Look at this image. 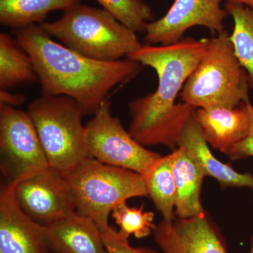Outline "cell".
Segmentation results:
<instances>
[{
	"label": "cell",
	"instance_id": "1",
	"mask_svg": "<svg viewBox=\"0 0 253 253\" xmlns=\"http://www.w3.org/2000/svg\"><path fill=\"white\" fill-rule=\"evenodd\" d=\"M210 39L183 38L169 45H146L126 59L156 71L158 78L154 92L128 104L131 121L129 134L144 146L162 145L172 151L179 146L184 128L196 109L181 102L178 95L206 53Z\"/></svg>",
	"mask_w": 253,
	"mask_h": 253
},
{
	"label": "cell",
	"instance_id": "2",
	"mask_svg": "<svg viewBox=\"0 0 253 253\" xmlns=\"http://www.w3.org/2000/svg\"><path fill=\"white\" fill-rule=\"evenodd\" d=\"M18 44L31 56L42 95L66 96L81 106L84 116L94 115L113 87L135 76V61H98L53 41L41 25L15 31Z\"/></svg>",
	"mask_w": 253,
	"mask_h": 253
},
{
	"label": "cell",
	"instance_id": "3",
	"mask_svg": "<svg viewBox=\"0 0 253 253\" xmlns=\"http://www.w3.org/2000/svg\"><path fill=\"white\" fill-rule=\"evenodd\" d=\"M41 25L63 45L98 61L121 60L143 45L135 32L107 11L81 3L65 10L57 21Z\"/></svg>",
	"mask_w": 253,
	"mask_h": 253
},
{
	"label": "cell",
	"instance_id": "4",
	"mask_svg": "<svg viewBox=\"0 0 253 253\" xmlns=\"http://www.w3.org/2000/svg\"><path fill=\"white\" fill-rule=\"evenodd\" d=\"M247 73L226 30L210 39L201 61L183 86L182 102L194 109L235 108L250 102Z\"/></svg>",
	"mask_w": 253,
	"mask_h": 253
},
{
	"label": "cell",
	"instance_id": "5",
	"mask_svg": "<svg viewBox=\"0 0 253 253\" xmlns=\"http://www.w3.org/2000/svg\"><path fill=\"white\" fill-rule=\"evenodd\" d=\"M72 189L76 212L89 218L101 233L109 229L114 208L128 199L148 196L139 173L87 158L63 173Z\"/></svg>",
	"mask_w": 253,
	"mask_h": 253
},
{
	"label": "cell",
	"instance_id": "6",
	"mask_svg": "<svg viewBox=\"0 0 253 253\" xmlns=\"http://www.w3.org/2000/svg\"><path fill=\"white\" fill-rule=\"evenodd\" d=\"M49 167L66 172L89 158L84 143L83 110L72 98L44 96L28 106Z\"/></svg>",
	"mask_w": 253,
	"mask_h": 253
},
{
	"label": "cell",
	"instance_id": "7",
	"mask_svg": "<svg viewBox=\"0 0 253 253\" xmlns=\"http://www.w3.org/2000/svg\"><path fill=\"white\" fill-rule=\"evenodd\" d=\"M93 116L84 126V143L89 158L144 176L162 157L139 144L125 129L121 120L111 113L109 99L101 103Z\"/></svg>",
	"mask_w": 253,
	"mask_h": 253
},
{
	"label": "cell",
	"instance_id": "8",
	"mask_svg": "<svg viewBox=\"0 0 253 253\" xmlns=\"http://www.w3.org/2000/svg\"><path fill=\"white\" fill-rule=\"evenodd\" d=\"M49 167L28 111L0 105V171L5 184L20 181Z\"/></svg>",
	"mask_w": 253,
	"mask_h": 253
},
{
	"label": "cell",
	"instance_id": "9",
	"mask_svg": "<svg viewBox=\"0 0 253 253\" xmlns=\"http://www.w3.org/2000/svg\"><path fill=\"white\" fill-rule=\"evenodd\" d=\"M18 204L30 217L44 226L76 212L72 189L63 173L47 167L14 188Z\"/></svg>",
	"mask_w": 253,
	"mask_h": 253
},
{
	"label": "cell",
	"instance_id": "10",
	"mask_svg": "<svg viewBox=\"0 0 253 253\" xmlns=\"http://www.w3.org/2000/svg\"><path fill=\"white\" fill-rule=\"evenodd\" d=\"M224 0H174L162 18L146 23L144 44L169 45L183 39L190 28L203 26L212 33L224 31L228 16Z\"/></svg>",
	"mask_w": 253,
	"mask_h": 253
},
{
	"label": "cell",
	"instance_id": "11",
	"mask_svg": "<svg viewBox=\"0 0 253 253\" xmlns=\"http://www.w3.org/2000/svg\"><path fill=\"white\" fill-rule=\"evenodd\" d=\"M154 236L163 253H227L220 229L206 212L172 221L162 219Z\"/></svg>",
	"mask_w": 253,
	"mask_h": 253
},
{
	"label": "cell",
	"instance_id": "12",
	"mask_svg": "<svg viewBox=\"0 0 253 253\" xmlns=\"http://www.w3.org/2000/svg\"><path fill=\"white\" fill-rule=\"evenodd\" d=\"M14 188L3 183L0 190V253H47L46 226L23 212Z\"/></svg>",
	"mask_w": 253,
	"mask_h": 253
},
{
	"label": "cell",
	"instance_id": "13",
	"mask_svg": "<svg viewBox=\"0 0 253 253\" xmlns=\"http://www.w3.org/2000/svg\"><path fill=\"white\" fill-rule=\"evenodd\" d=\"M252 108L250 101L235 108L197 109L194 117L207 144L227 156L249 134Z\"/></svg>",
	"mask_w": 253,
	"mask_h": 253
},
{
	"label": "cell",
	"instance_id": "14",
	"mask_svg": "<svg viewBox=\"0 0 253 253\" xmlns=\"http://www.w3.org/2000/svg\"><path fill=\"white\" fill-rule=\"evenodd\" d=\"M46 239L54 253H109L98 226L77 212L46 226Z\"/></svg>",
	"mask_w": 253,
	"mask_h": 253
},
{
	"label": "cell",
	"instance_id": "15",
	"mask_svg": "<svg viewBox=\"0 0 253 253\" xmlns=\"http://www.w3.org/2000/svg\"><path fill=\"white\" fill-rule=\"evenodd\" d=\"M179 146L184 147L199 165L205 176H211L219 182L222 189L249 188L253 191V175L251 173H239L229 165L214 157L201 132L194 117L186 125Z\"/></svg>",
	"mask_w": 253,
	"mask_h": 253
},
{
	"label": "cell",
	"instance_id": "16",
	"mask_svg": "<svg viewBox=\"0 0 253 253\" xmlns=\"http://www.w3.org/2000/svg\"><path fill=\"white\" fill-rule=\"evenodd\" d=\"M170 154L176 186V217L191 218L204 214L201 203L204 173L184 147L179 146Z\"/></svg>",
	"mask_w": 253,
	"mask_h": 253
},
{
	"label": "cell",
	"instance_id": "17",
	"mask_svg": "<svg viewBox=\"0 0 253 253\" xmlns=\"http://www.w3.org/2000/svg\"><path fill=\"white\" fill-rule=\"evenodd\" d=\"M40 83L31 56L9 34L0 33V89Z\"/></svg>",
	"mask_w": 253,
	"mask_h": 253
},
{
	"label": "cell",
	"instance_id": "18",
	"mask_svg": "<svg viewBox=\"0 0 253 253\" xmlns=\"http://www.w3.org/2000/svg\"><path fill=\"white\" fill-rule=\"evenodd\" d=\"M81 0H0V23L17 30L44 23L49 12L81 4Z\"/></svg>",
	"mask_w": 253,
	"mask_h": 253
},
{
	"label": "cell",
	"instance_id": "19",
	"mask_svg": "<svg viewBox=\"0 0 253 253\" xmlns=\"http://www.w3.org/2000/svg\"><path fill=\"white\" fill-rule=\"evenodd\" d=\"M148 196L163 219L172 221L176 219V186L172 170L171 154L162 156L143 176Z\"/></svg>",
	"mask_w": 253,
	"mask_h": 253
},
{
	"label": "cell",
	"instance_id": "20",
	"mask_svg": "<svg viewBox=\"0 0 253 253\" xmlns=\"http://www.w3.org/2000/svg\"><path fill=\"white\" fill-rule=\"evenodd\" d=\"M224 8L234 21L231 42L253 91V10L244 5L229 3H226Z\"/></svg>",
	"mask_w": 253,
	"mask_h": 253
},
{
	"label": "cell",
	"instance_id": "21",
	"mask_svg": "<svg viewBox=\"0 0 253 253\" xmlns=\"http://www.w3.org/2000/svg\"><path fill=\"white\" fill-rule=\"evenodd\" d=\"M126 202L118 205L111 213L119 226L118 233L127 239L131 235L136 239H144L154 234L156 227L154 212L144 211V205L139 208L129 207Z\"/></svg>",
	"mask_w": 253,
	"mask_h": 253
},
{
	"label": "cell",
	"instance_id": "22",
	"mask_svg": "<svg viewBox=\"0 0 253 253\" xmlns=\"http://www.w3.org/2000/svg\"><path fill=\"white\" fill-rule=\"evenodd\" d=\"M118 21L136 33H144L154 19L151 7L141 0H96Z\"/></svg>",
	"mask_w": 253,
	"mask_h": 253
},
{
	"label": "cell",
	"instance_id": "23",
	"mask_svg": "<svg viewBox=\"0 0 253 253\" xmlns=\"http://www.w3.org/2000/svg\"><path fill=\"white\" fill-rule=\"evenodd\" d=\"M102 236L109 253H158L151 248L133 247L127 239L111 226L102 232Z\"/></svg>",
	"mask_w": 253,
	"mask_h": 253
},
{
	"label": "cell",
	"instance_id": "24",
	"mask_svg": "<svg viewBox=\"0 0 253 253\" xmlns=\"http://www.w3.org/2000/svg\"><path fill=\"white\" fill-rule=\"evenodd\" d=\"M251 113H252V125H251L249 134L244 140L236 144L227 156L229 159L232 161L253 157V106Z\"/></svg>",
	"mask_w": 253,
	"mask_h": 253
},
{
	"label": "cell",
	"instance_id": "25",
	"mask_svg": "<svg viewBox=\"0 0 253 253\" xmlns=\"http://www.w3.org/2000/svg\"><path fill=\"white\" fill-rule=\"evenodd\" d=\"M27 100L26 95L11 93L6 89H0V105H6L16 108L21 106Z\"/></svg>",
	"mask_w": 253,
	"mask_h": 253
},
{
	"label": "cell",
	"instance_id": "26",
	"mask_svg": "<svg viewBox=\"0 0 253 253\" xmlns=\"http://www.w3.org/2000/svg\"><path fill=\"white\" fill-rule=\"evenodd\" d=\"M226 3L244 5L253 10V0H226Z\"/></svg>",
	"mask_w": 253,
	"mask_h": 253
},
{
	"label": "cell",
	"instance_id": "27",
	"mask_svg": "<svg viewBox=\"0 0 253 253\" xmlns=\"http://www.w3.org/2000/svg\"><path fill=\"white\" fill-rule=\"evenodd\" d=\"M250 253H253V232L252 238H251V251H250Z\"/></svg>",
	"mask_w": 253,
	"mask_h": 253
},
{
	"label": "cell",
	"instance_id": "28",
	"mask_svg": "<svg viewBox=\"0 0 253 253\" xmlns=\"http://www.w3.org/2000/svg\"><path fill=\"white\" fill-rule=\"evenodd\" d=\"M47 253H54L51 252V251H48Z\"/></svg>",
	"mask_w": 253,
	"mask_h": 253
}]
</instances>
